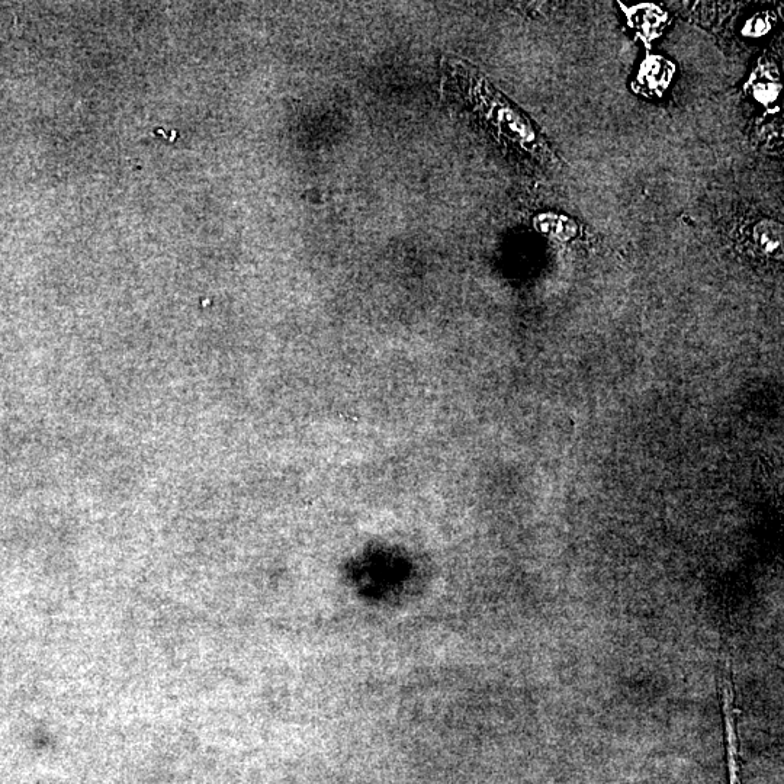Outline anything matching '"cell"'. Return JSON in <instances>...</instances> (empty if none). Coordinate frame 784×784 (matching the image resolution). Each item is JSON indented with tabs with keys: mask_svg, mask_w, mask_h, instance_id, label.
<instances>
[{
	"mask_svg": "<svg viewBox=\"0 0 784 784\" xmlns=\"http://www.w3.org/2000/svg\"><path fill=\"white\" fill-rule=\"evenodd\" d=\"M724 706L729 784H742L741 769H739V747L737 737V716H735L734 706V690H732L731 681L729 680H725Z\"/></svg>",
	"mask_w": 784,
	"mask_h": 784,
	"instance_id": "6da1fadb",
	"label": "cell"
},
{
	"mask_svg": "<svg viewBox=\"0 0 784 784\" xmlns=\"http://www.w3.org/2000/svg\"><path fill=\"white\" fill-rule=\"evenodd\" d=\"M668 64L670 63H664V60L657 59V57H651L645 61L642 73H644L645 82L651 86V89H664L667 86L668 82L664 79L670 80L671 73H673V69Z\"/></svg>",
	"mask_w": 784,
	"mask_h": 784,
	"instance_id": "277c9868",
	"label": "cell"
},
{
	"mask_svg": "<svg viewBox=\"0 0 784 784\" xmlns=\"http://www.w3.org/2000/svg\"><path fill=\"white\" fill-rule=\"evenodd\" d=\"M546 233H554L555 236L568 239L577 233V224L571 218L562 217V215H555V217H543V224L541 227Z\"/></svg>",
	"mask_w": 784,
	"mask_h": 784,
	"instance_id": "5b68a950",
	"label": "cell"
},
{
	"mask_svg": "<svg viewBox=\"0 0 784 784\" xmlns=\"http://www.w3.org/2000/svg\"><path fill=\"white\" fill-rule=\"evenodd\" d=\"M625 12L632 27L641 32L644 38H654L667 21L665 12L655 5L635 6L625 9Z\"/></svg>",
	"mask_w": 784,
	"mask_h": 784,
	"instance_id": "7a4b0ae2",
	"label": "cell"
},
{
	"mask_svg": "<svg viewBox=\"0 0 784 784\" xmlns=\"http://www.w3.org/2000/svg\"><path fill=\"white\" fill-rule=\"evenodd\" d=\"M769 28V21L763 18H755L753 21L748 22L745 34L751 35V37H760V35L769 32Z\"/></svg>",
	"mask_w": 784,
	"mask_h": 784,
	"instance_id": "52a82bcc",
	"label": "cell"
},
{
	"mask_svg": "<svg viewBox=\"0 0 784 784\" xmlns=\"http://www.w3.org/2000/svg\"><path fill=\"white\" fill-rule=\"evenodd\" d=\"M780 93V83L776 82H760L755 85L754 95L757 96L758 101L773 102L776 101L777 95Z\"/></svg>",
	"mask_w": 784,
	"mask_h": 784,
	"instance_id": "8992f818",
	"label": "cell"
},
{
	"mask_svg": "<svg viewBox=\"0 0 784 784\" xmlns=\"http://www.w3.org/2000/svg\"><path fill=\"white\" fill-rule=\"evenodd\" d=\"M754 239L763 252H779L783 243L782 226L770 220L761 221L754 228Z\"/></svg>",
	"mask_w": 784,
	"mask_h": 784,
	"instance_id": "3957f363",
	"label": "cell"
}]
</instances>
